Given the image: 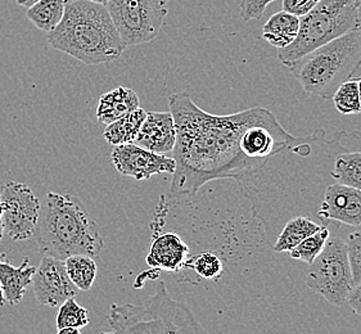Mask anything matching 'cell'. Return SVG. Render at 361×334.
<instances>
[{
	"instance_id": "cell-27",
	"label": "cell",
	"mask_w": 361,
	"mask_h": 334,
	"mask_svg": "<svg viewBox=\"0 0 361 334\" xmlns=\"http://www.w3.org/2000/svg\"><path fill=\"white\" fill-rule=\"evenodd\" d=\"M347 257L354 278V283L361 282V230L351 233L346 242Z\"/></svg>"
},
{
	"instance_id": "cell-11",
	"label": "cell",
	"mask_w": 361,
	"mask_h": 334,
	"mask_svg": "<svg viewBox=\"0 0 361 334\" xmlns=\"http://www.w3.org/2000/svg\"><path fill=\"white\" fill-rule=\"evenodd\" d=\"M32 290L40 305L58 307L78 295V287L71 282L65 260L44 254L32 278Z\"/></svg>"
},
{
	"instance_id": "cell-20",
	"label": "cell",
	"mask_w": 361,
	"mask_h": 334,
	"mask_svg": "<svg viewBox=\"0 0 361 334\" xmlns=\"http://www.w3.org/2000/svg\"><path fill=\"white\" fill-rule=\"evenodd\" d=\"M65 0H39L27 8L26 17L37 29L49 34L56 29L65 15Z\"/></svg>"
},
{
	"instance_id": "cell-16",
	"label": "cell",
	"mask_w": 361,
	"mask_h": 334,
	"mask_svg": "<svg viewBox=\"0 0 361 334\" xmlns=\"http://www.w3.org/2000/svg\"><path fill=\"white\" fill-rule=\"evenodd\" d=\"M139 109V97L130 87H118L102 95L97 106V118L109 125Z\"/></svg>"
},
{
	"instance_id": "cell-5",
	"label": "cell",
	"mask_w": 361,
	"mask_h": 334,
	"mask_svg": "<svg viewBox=\"0 0 361 334\" xmlns=\"http://www.w3.org/2000/svg\"><path fill=\"white\" fill-rule=\"evenodd\" d=\"M111 333H204L188 306L175 301L164 282L143 305L114 304L109 309Z\"/></svg>"
},
{
	"instance_id": "cell-22",
	"label": "cell",
	"mask_w": 361,
	"mask_h": 334,
	"mask_svg": "<svg viewBox=\"0 0 361 334\" xmlns=\"http://www.w3.org/2000/svg\"><path fill=\"white\" fill-rule=\"evenodd\" d=\"M329 176L337 183L361 190V152L338 154Z\"/></svg>"
},
{
	"instance_id": "cell-7",
	"label": "cell",
	"mask_w": 361,
	"mask_h": 334,
	"mask_svg": "<svg viewBox=\"0 0 361 334\" xmlns=\"http://www.w3.org/2000/svg\"><path fill=\"white\" fill-rule=\"evenodd\" d=\"M306 284L332 305L346 304L355 283L345 240L340 237L328 238L323 251L306 271Z\"/></svg>"
},
{
	"instance_id": "cell-10",
	"label": "cell",
	"mask_w": 361,
	"mask_h": 334,
	"mask_svg": "<svg viewBox=\"0 0 361 334\" xmlns=\"http://www.w3.org/2000/svg\"><path fill=\"white\" fill-rule=\"evenodd\" d=\"M111 159L120 174L130 176L137 182L147 180L153 175L173 174L176 167L173 157L152 152L135 143L116 146Z\"/></svg>"
},
{
	"instance_id": "cell-36",
	"label": "cell",
	"mask_w": 361,
	"mask_h": 334,
	"mask_svg": "<svg viewBox=\"0 0 361 334\" xmlns=\"http://www.w3.org/2000/svg\"><path fill=\"white\" fill-rule=\"evenodd\" d=\"M357 87H359V97H360L361 103V78L360 79H357Z\"/></svg>"
},
{
	"instance_id": "cell-26",
	"label": "cell",
	"mask_w": 361,
	"mask_h": 334,
	"mask_svg": "<svg viewBox=\"0 0 361 334\" xmlns=\"http://www.w3.org/2000/svg\"><path fill=\"white\" fill-rule=\"evenodd\" d=\"M333 103L342 115L361 113L360 97L357 80H348L341 84L332 97Z\"/></svg>"
},
{
	"instance_id": "cell-2",
	"label": "cell",
	"mask_w": 361,
	"mask_h": 334,
	"mask_svg": "<svg viewBox=\"0 0 361 334\" xmlns=\"http://www.w3.org/2000/svg\"><path fill=\"white\" fill-rule=\"evenodd\" d=\"M48 43L89 66L114 62L126 49L107 7L89 0L66 4L63 18L48 34Z\"/></svg>"
},
{
	"instance_id": "cell-29",
	"label": "cell",
	"mask_w": 361,
	"mask_h": 334,
	"mask_svg": "<svg viewBox=\"0 0 361 334\" xmlns=\"http://www.w3.org/2000/svg\"><path fill=\"white\" fill-rule=\"evenodd\" d=\"M319 1L320 0H283V11L297 17H302L309 13Z\"/></svg>"
},
{
	"instance_id": "cell-25",
	"label": "cell",
	"mask_w": 361,
	"mask_h": 334,
	"mask_svg": "<svg viewBox=\"0 0 361 334\" xmlns=\"http://www.w3.org/2000/svg\"><path fill=\"white\" fill-rule=\"evenodd\" d=\"M331 237V232L328 226L323 225L318 232L314 233L305 238L301 243H298L296 247L289 251V256L295 260L306 262L310 265L314 261L319 254L323 251L325 247V243L328 238Z\"/></svg>"
},
{
	"instance_id": "cell-9",
	"label": "cell",
	"mask_w": 361,
	"mask_h": 334,
	"mask_svg": "<svg viewBox=\"0 0 361 334\" xmlns=\"http://www.w3.org/2000/svg\"><path fill=\"white\" fill-rule=\"evenodd\" d=\"M4 234L11 240H27L37 232L42 201L27 184L9 182L0 188Z\"/></svg>"
},
{
	"instance_id": "cell-8",
	"label": "cell",
	"mask_w": 361,
	"mask_h": 334,
	"mask_svg": "<svg viewBox=\"0 0 361 334\" xmlns=\"http://www.w3.org/2000/svg\"><path fill=\"white\" fill-rule=\"evenodd\" d=\"M170 0H109V15L123 44L135 47L159 37Z\"/></svg>"
},
{
	"instance_id": "cell-31",
	"label": "cell",
	"mask_w": 361,
	"mask_h": 334,
	"mask_svg": "<svg viewBox=\"0 0 361 334\" xmlns=\"http://www.w3.org/2000/svg\"><path fill=\"white\" fill-rule=\"evenodd\" d=\"M37 1H39V0H16V3H17L20 7L25 8L32 7Z\"/></svg>"
},
{
	"instance_id": "cell-3",
	"label": "cell",
	"mask_w": 361,
	"mask_h": 334,
	"mask_svg": "<svg viewBox=\"0 0 361 334\" xmlns=\"http://www.w3.org/2000/svg\"><path fill=\"white\" fill-rule=\"evenodd\" d=\"M35 234L40 252L59 260L73 254L98 257L104 247L97 223L73 194L47 193Z\"/></svg>"
},
{
	"instance_id": "cell-35",
	"label": "cell",
	"mask_w": 361,
	"mask_h": 334,
	"mask_svg": "<svg viewBox=\"0 0 361 334\" xmlns=\"http://www.w3.org/2000/svg\"><path fill=\"white\" fill-rule=\"evenodd\" d=\"M356 6H357V11H359V20H360V29H361V0H355Z\"/></svg>"
},
{
	"instance_id": "cell-23",
	"label": "cell",
	"mask_w": 361,
	"mask_h": 334,
	"mask_svg": "<svg viewBox=\"0 0 361 334\" xmlns=\"http://www.w3.org/2000/svg\"><path fill=\"white\" fill-rule=\"evenodd\" d=\"M184 270H193L197 276L206 280H217L224 273V262L212 251H203L189 256Z\"/></svg>"
},
{
	"instance_id": "cell-14",
	"label": "cell",
	"mask_w": 361,
	"mask_h": 334,
	"mask_svg": "<svg viewBox=\"0 0 361 334\" xmlns=\"http://www.w3.org/2000/svg\"><path fill=\"white\" fill-rule=\"evenodd\" d=\"M134 143L152 152H173L176 143V128L171 111L148 112Z\"/></svg>"
},
{
	"instance_id": "cell-1",
	"label": "cell",
	"mask_w": 361,
	"mask_h": 334,
	"mask_svg": "<svg viewBox=\"0 0 361 334\" xmlns=\"http://www.w3.org/2000/svg\"><path fill=\"white\" fill-rule=\"evenodd\" d=\"M169 107L176 128L171 196H195L212 180H242L257 173L259 167L240 149V138L269 109L253 107L219 116L200 109L185 92L170 95Z\"/></svg>"
},
{
	"instance_id": "cell-34",
	"label": "cell",
	"mask_w": 361,
	"mask_h": 334,
	"mask_svg": "<svg viewBox=\"0 0 361 334\" xmlns=\"http://www.w3.org/2000/svg\"><path fill=\"white\" fill-rule=\"evenodd\" d=\"M89 1H93V3L102 4V6H106V7H107V4L109 3V0H89Z\"/></svg>"
},
{
	"instance_id": "cell-28",
	"label": "cell",
	"mask_w": 361,
	"mask_h": 334,
	"mask_svg": "<svg viewBox=\"0 0 361 334\" xmlns=\"http://www.w3.org/2000/svg\"><path fill=\"white\" fill-rule=\"evenodd\" d=\"M276 0H240L239 13L243 21L260 20L267 6Z\"/></svg>"
},
{
	"instance_id": "cell-17",
	"label": "cell",
	"mask_w": 361,
	"mask_h": 334,
	"mask_svg": "<svg viewBox=\"0 0 361 334\" xmlns=\"http://www.w3.org/2000/svg\"><path fill=\"white\" fill-rule=\"evenodd\" d=\"M300 29V17L286 11L271 16L262 29V39L278 49L295 42Z\"/></svg>"
},
{
	"instance_id": "cell-4",
	"label": "cell",
	"mask_w": 361,
	"mask_h": 334,
	"mask_svg": "<svg viewBox=\"0 0 361 334\" xmlns=\"http://www.w3.org/2000/svg\"><path fill=\"white\" fill-rule=\"evenodd\" d=\"M288 68L307 94L332 99L341 84L361 78V29L319 47Z\"/></svg>"
},
{
	"instance_id": "cell-21",
	"label": "cell",
	"mask_w": 361,
	"mask_h": 334,
	"mask_svg": "<svg viewBox=\"0 0 361 334\" xmlns=\"http://www.w3.org/2000/svg\"><path fill=\"white\" fill-rule=\"evenodd\" d=\"M66 270L79 291L92 290L98 274V266L94 257L87 254H73L65 260Z\"/></svg>"
},
{
	"instance_id": "cell-24",
	"label": "cell",
	"mask_w": 361,
	"mask_h": 334,
	"mask_svg": "<svg viewBox=\"0 0 361 334\" xmlns=\"http://www.w3.org/2000/svg\"><path fill=\"white\" fill-rule=\"evenodd\" d=\"M58 307L59 309L56 319L57 330L63 328H73L81 333V330L90 323L89 311L85 307L80 305L75 297L66 299L65 302Z\"/></svg>"
},
{
	"instance_id": "cell-37",
	"label": "cell",
	"mask_w": 361,
	"mask_h": 334,
	"mask_svg": "<svg viewBox=\"0 0 361 334\" xmlns=\"http://www.w3.org/2000/svg\"><path fill=\"white\" fill-rule=\"evenodd\" d=\"M66 4H70V3H73V1H76V0H65Z\"/></svg>"
},
{
	"instance_id": "cell-33",
	"label": "cell",
	"mask_w": 361,
	"mask_h": 334,
	"mask_svg": "<svg viewBox=\"0 0 361 334\" xmlns=\"http://www.w3.org/2000/svg\"><path fill=\"white\" fill-rule=\"evenodd\" d=\"M7 304L6 297H4V293H3V288H1V284H0V306H4Z\"/></svg>"
},
{
	"instance_id": "cell-32",
	"label": "cell",
	"mask_w": 361,
	"mask_h": 334,
	"mask_svg": "<svg viewBox=\"0 0 361 334\" xmlns=\"http://www.w3.org/2000/svg\"><path fill=\"white\" fill-rule=\"evenodd\" d=\"M1 202H0V242L3 240V237H4V228H3V218H1Z\"/></svg>"
},
{
	"instance_id": "cell-15",
	"label": "cell",
	"mask_w": 361,
	"mask_h": 334,
	"mask_svg": "<svg viewBox=\"0 0 361 334\" xmlns=\"http://www.w3.org/2000/svg\"><path fill=\"white\" fill-rule=\"evenodd\" d=\"M35 271L37 266L30 265L29 257H23L21 266H13L6 259V254H0V284L7 304L17 305L21 302L32 283Z\"/></svg>"
},
{
	"instance_id": "cell-19",
	"label": "cell",
	"mask_w": 361,
	"mask_h": 334,
	"mask_svg": "<svg viewBox=\"0 0 361 334\" xmlns=\"http://www.w3.org/2000/svg\"><path fill=\"white\" fill-rule=\"evenodd\" d=\"M145 116H147V112L145 109L140 107L134 109L130 113L107 125L106 130L103 132V137L111 146L134 143Z\"/></svg>"
},
{
	"instance_id": "cell-13",
	"label": "cell",
	"mask_w": 361,
	"mask_h": 334,
	"mask_svg": "<svg viewBox=\"0 0 361 334\" xmlns=\"http://www.w3.org/2000/svg\"><path fill=\"white\" fill-rule=\"evenodd\" d=\"M190 256V247L178 233L153 232L152 243L145 257L154 271L180 273Z\"/></svg>"
},
{
	"instance_id": "cell-6",
	"label": "cell",
	"mask_w": 361,
	"mask_h": 334,
	"mask_svg": "<svg viewBox=\"0 0 361 334\" xmlns=\"http://www.w3.org/2000/svg\"><path fill=\"white\" fill-rule=\"evenodd\" d=\"M355 29H360L355 0H320L309 13L300 17L295 42L278 49V59L289 67L297 59Z\"/></svg>"
},
{
	"instance_id": "cell-18",
	"label": "cell",
	"mask_w": 361,
	"mask_h": 334,
	"mask_svg": "<svg viewBox=\"0 0 361 334\" xmlns=\"http://www.w3.org/2000/svg\"><path fill=\"white\" fill-rule=\"evenodd\" d=\"M322 226L323 224H318L317 221H314L312 218H307V216L297 215L295 218H289L275 240L274 247H273L274 252H278V254L289 252L290 249L296 247L298 243H301L305 238L318 232Z\"/></svg>"
},
{
	"instance_id": "cell-30",
	"label": "cell",
	"mask_w": 361,
	"mask_h": 334,
	"mask_svg": "<svg viewBox=\"0 0 361 334\" xmlns=\"http://www.w3.org/2000/svg\"><path fill=\"white\" fill-rule=\"evenodd\" d=\"M346 302L355 314L361 316V282L355 284L353 291L348 295Z\"/></svg>"
},
{
	"instance_id": "cell-12",
	"label": "cell",
	"mask_w": 361,
	"mask_h": 334,
	"mask_svg": "<svg viewBox=\"0 0 361 334\" xmlns=\"http://www.w3.org/2000/svg\"><path fill=\"white\" fill-rule=\"evenodd\" d=\"M318 218L326 225L338 221L350 226L361 225V190L341 183L328 185L319 204Z\"/></svg>"
}]
</instances>
